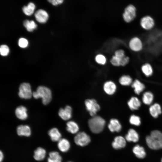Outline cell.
Wrapping results in <instances>:
<instances>
[{"label":"cell","instance_id":"obj_1","mask_svg":"<svg viewBox=\"0 0 162 162\" xmlns=\"http://www.w3.org/2000/svg\"><path fill=\"white\" fill-rule=\"evenodd\" d=\"M146 143L151 149L158 150L162 148V133L158 130L152 131L146 138Z\"/></svg>","mask_w":162,"mask_h":162},{"label":"cell","instance_id":"obj_2","mask_svg":"<svg viewBox=\"0 0 162 162\" xmlns=\"http://www.w3.org/2000/svg\"><path fill=\"white\" fill-rule=\"evenodd\" d=\"M32 96L36 99L41 98L42 102L44 105L49 103L52 98L51 90L48 88L43 86H38L36 91L32 93Z\"/></svg>","mask_w":162,"mask_h":162},{"label":"cell","instance_id":"obj_3","mask_svg":"<svg viewBox=\"0 0 162 162\" xmlns=\"http://www.w3.org/2000/svg\"><path fill=\"white\" fill-rule=\"evenodd\" d=\"M105 124V120L98 116H93L88 121V124L91 131L95 134H98L101 132L104 128Z\"/></svg>","mask_w":162,"mask_h":162},{"label":"cell","instance_id":"obj_4","mask_svg":"<svg viewBox=\"0 0 162 162\" xmlns=\"http://www.w3.org/2000/svg\"><path fill=\"white\" fill-rule=\"evenodd\" d=\"M18 94L19 97L21 98H30L32 95V93L30 84L26 82L21 84L19 88Z\"/></svg>","mask_w":162,"mask_h":162},{"label":"cell","instance_id":"obj_5","mask_svg":"<svg viewBox=\"0 0 162 162\" xmlns=\"http://www.w3.org/2000/svg\"><path fill=\"white\" fill-rule=\"evenodd\" d=\"M85 104L90 115L93 117L95 116L97 112L100 110L99 105L94 99H86L85 102Z\"/></svg>","mask_w":162,"mask_h":162},{"label":"cell","instance_id":"obj_6","mask_svg":"<svg viewBox=\"0 0 162 162\" xmlns=\"http://www.w3.org/2000/svg\"><path fill=\"white\" fill-rule=\"evenodd\" d=\"M74 141L77 145L84 146L88 144L91 141L90 136L84 132L78 133L74 138Z\"/></svg>","mask_w":162,"mask_h":162},{"label":"cell","instance_id":"obj_7","mask_svg":"<svg viewBox=\"0 0 162 162\" xmlns=\"http://www.w3.org/2000/svg\"><path fill=\"white\" fill-rule=\"evenodd\" d=\"M136 16V8L133 5L130 4L125 8L123 17L125 22H130L134 20Z\"/></svg>","mask_w":162,"mask_h":162},{"label":"cell","instance_id":"obj_8","mask_svg":"<svg viewBox=\"0 0 162 162\" xmlns=\"http://www.w3.org/2000/svg\"><path fill=\"white\" fill-rule=\"evenodd\" d=\"M126 56L123 50H118L115 51V55L112 57L110 62L114 66H121L122 61Z\"/></svg>","mask_w":162,"mask_h":162},{"label":"cell","instance_id":"obj_9","mask_svg":"<svg viewBox=\"0 0 162 162\" xmlns=\"http://www.w3.org/2000/svg\"><path fill=\"white\" fill-rule=\"evenodd\" d=\"M129 46L130 49L134 52L140 51L142 49L143 44L142 41L137 37H134L130 40Z\"/></svg>","mask_w":162,"mask_h":162},{"label":"cell","instance_id":"obj_10","mask_svg":"<svg viewBox=\"0 0 162 162\" xmlns=\"http://www.w3.org/2000/svg\"><path fill=\"white\" fill-rule=\"evenodd\" d=\"M140 25L144 29L150 30L154 26V20L151 16H145L141 18L140 21Z\"/></svg>","mask_w":162,"mask_h":162},{"label":"cell","instance_id":"obj_11","mask_svg":"<svg viewBox=\"0 0 162 162\" xmlns=\"http://www.w3.org/2000/svg\"><path fill=\"white\" fill-rule=\"evenodd\" d=\"M34 16L38 22L42 23L46 22L49 17L47 12L45 10L41 9L37 10L35 12Z\"/></svg>","mask_w":162,"mask_h":162},{"label":"cell","instance_id":"obj_12","mask_svg":"<svg viewBox=\"0 0 162 162\" xmlns=\"http://www.w3.org/2000/svg\"><path fill=\"white\" fill-rule=\"evenodd\" d=\"M72 109L69 106H67L64 108L60 109L58 114L59 116L63 120H67L72 116Z\"/></svg>","mask_w":162,"mask_h":162},{"label":"cell","instance_id":"obj_13","mask_svg":"<svg viewBox=\"0 0 162 162\" xmlns=\"http://www.w3.org/2000/svg\"><path fill=\"white\" fill-rule=\"evenodd\" d=\"M126 145V140L122 136L116 137L112 143V146L116 149L124 148Z\"/></svg>","mask_w":162,"mask_h":162},{"label":"cell","instance_id":"obj_14","mask_svg":"<svg viewBox=\"0 0 162 162\" xmlns=\"http://www.w3.org/2000/svg\"><path fill=\"white\" fill-rule=\"evenodd\" d=\"M108 128L111 132H119L121 130L122 126L117 119L112 118L110 120Z\"/></svg>","mask_w":162,"mask_h":162},{"label":"cell","instance_id":"obj_15","mask_svg":"<svg viewBox=\"0 0 162 162\" xmlns=\"http://www.w3.org/2000/svg\"><path fill=\"white\" fill-rule=\"evenodd\" d=\"M16 131L17 134L19 136L28 137L31 134L30 128L27 125H21L18 126L17 128Z\"/></svg>","mask_w":162,"mask_h":162},{"label":"cell","instance_id":"obj_16","mask_svg":"<svg viewBox=\"0 0 162 162\" xmlns=\"http://www.w3.org/2000/svg\"><path fill=\"white\" fill-rule=\"evenodd\" d=\"M27 109L22 106L18 107L15 110V114L16 117L21 120L26 119L28 117Z\"/></svg>","mask_w":162,"mask_h":162},{"label":"cell","instance_id":"obj_17","mask_svg":"<svg viewBox=\"0 0 162 162\" xmlns=\"http://www.w3.org/2000/svg\"><path fill=\"white\" fill-rule=\"evenodd\" d=\"M116 86L115 84L112 81H108L105 83L104 89L105 92L109 95H112L116 92Z\"/></svg>","mask_w":162,"mask_h":162},{"label":"cell","instance_id":"obj_18","mask_svg":"<svg viewBox=\"0 0 162 162\" xmlns=\"http://www.w3.org/2000/svg\"><path fill=\"white\" fill-rule=\"evenodd\" d=\"M58 148L62 152H67L70 149V144L69 142L65 138H61L58 141L57 144Z\"/></svg>","mask_w":162,"mask_h":162},{"label":"cell","instance_id":"obj_19","mask_svg":"<svg viewBox=\"0 0 162 162\" xmlns=\"http://www.w3.org/2000/svg\"><path fill=\"white\" fill-rule=\"evenodd\" d=\"M125 140L128 142H136L139 140V136L137 133L133 129H130L125 136Z\"/></svg>","mask_w":162,"mask_h":162},{"label":"cell","instance_id":"obj_20","mask_svg":"<svg viewBox=\"0 0 162 162\" xmlns=\"http://www.w3.org/2000/svg\"><path fill=\"white\" fill-rule=\"evenodd\" d=\"M46 154L45 150L42 147H39L34 151V158L37 161H41L45 158Z\"/></svg>","mask_w":162,"mask_h":162},{"label":"cell","instance_id":"obj_21","mask_svg":"<svg viewBox=\"0 0 162 162\" xmlns=\"http://www.w3.org/2000/svg\"><path fill=\"white\" fill-rule=\"evenodd\" d=\"M48 134L52 141L58 142L61 139V134L56 128H53L50 129L48 131Z\"/></svg>","mask_w":162,"mask_h":162},{"label":"cell","instance_id":"obj_22","mask_svg":"<svg viewBox=\"0 0 162 162\" xmlns=\"http://www.w3.org/2000/svg\"><path fill=\"white\" fill-rule=\"evenodd\" d=\"M133 152L136 156L139 158H143L146 156V153L144 148L138 145L133 147Z\"/></svg>","mask_w":162,"mask_h":162},{"label":"cell","instance_id":"obj_23","mask_svg":"<svg viewBox=\"0 0 162 162\" xmlns=\"http://www.w3.org/2000/svg\"><path fill=\"white\" fill-rule=\"evenodd\" d=\"M149 111L150 114L154 118H157L161 113V107L157 103L152 105L149 108Z\"/></svg>","mask_w":162,"mask_h":162},{"label":"cell","instance_id":"obj_24","mask_svg":"<svg viewBox=\"0 0 162 162\" xmlns=\"http://www.w3.org/2000/svg\"><path fill=\"white\" fill-rule=\"evenodd\" d=\"M128 105L132 110H137L141 105V102L138 98L132 97L128 101Z\"/></svg>","mask_w":162,"mask_h":162},{"label":"cell","instance_id":"obj_25","mask_svg":"<svg viewBox=\"0 0 162 162\" xmlns=\"http://www.w3.org/2000/svg\"><path fill=\"white\" fill-rule=\"evenodd\" d=\"M66 129L68 131L72 134L78 133L79 127L77 124L73 121H70L66 124Z\"/></svg>","mask_w":162,"mask_h":162},{"label":"cell","instance_id":"obj_26","mask_svg":"<svg viewBox=\"0 0 162 162\" xmlns=\"http://www.w3.org/2000/svg\"><path fill=\"white\" fill-rule=\"evenodd\" d=\"M47 162H62V158L58 152H51L49 153Z\"/></svg>","mask_w":162,"mask_h":162},{"label":"cell","instance_id":"obj_27","mask_svg":"<svg viewBox=\"0 0 162 162\" xmlns=\"http://www.w3.org/2000/svg\"><path fill=\"white\" fill-rule=\"evenodd\" d=\"M132 87L134 88L135 92L137 94H139L145 89L144 85L138 80H136L133 83Z\"/></svg>","mask_w":162,"mask_h":162},{"label":"cell","instance_id":"obj_28","mask_svg":"<svg viewBox=\"0 0 162 162\" xmlns=\"http://www.w3.org/2000/svg\"><path fill=\"white\" fill-rule=\"evenodd\" d=\"M35 8L34 4L32 2H30L27 5L23 7L22 10L25 14L27 16H30L33 13Z\"/></svg>","mask_w":162,"mask_h":162},{"label":"cell","instance_id":"obj_29","mask_svg":"<svg viewBox=\"0 0 162 162\" xmlns=\"http://www.w3.org/2000/svg\"><path fill=\"white\" fill-rule=\"evenodd\" d=\"M23 25L27 30L29 32L33 31L37 27V25L33 20L29 21L28 20H24Z\"/></svg>","mask_w":162,"mask_h":162},{"label":"cell","instance_id":"obj_30","mask_svg":"<svg viewBox=\"0 0 162 162\" xmlns=\"http://www.w3.org/2000/svg\"><path fill=\"white\" fill-rule=\"evenodd\" d=\"M153 99V95L151 92H146L143 94L142 100L143 103L147 105L150 104L152 102Z\"/></svg>","mask_w":162,"mask_h":162},{"label":"cell","instance_id":"obj_31","mask_svg":"<svg viewBox=\"0 0 162 162\" xmlns=\"http://www.w3.org/2000/svg\"><path fill=\"white\" fill-rule=\"evenodd\" d=\"M141 70L143 73L146 76H149L153 74L152 68L149 63H146L143 64L142 66Z\"/></svg>","mask_w":162,"mask_h":162},{"label":"cell","instance_id":"obj_32","mask_svg":"<svg viewBox=\"0 0 162 162\" xmlns=\"http://www.w3.org/2000/svg\"><path fill=\"white\" fill-rule=\"evenodd\" d=\"M132 81L131 78L129 75H123L119 79L120 83L125 86L129 85L132 83Z\"/></svg>","mask_w":162,"mask_h":162},{"label":"cell","instance_id":"obj_33","mask_svg":"<svg viewBox=\"0 0 162 162\" xmlns=\"http://www.w3.org/2000/svg\"><path fill=\"white\" fill-rule=\"evenodd\" d=\"M129 122L133 125L138 126L141 124V121L140 118L135 115H132L130 118Z\"/></svg>","mask_w":162,"mask_h":162},{"label":"cell","instance_id":"obj_34","mask_svg":"<svg viewBox=\"0 0 162 162\" xmlns=\"http://www.w3.org/2000/svg\"><path fill=\"white\" fill-rule=\"evenodd\" d=\"M96 62L98 64L104 65L106 62V59L104 56L102 54L97 55L95 58Z\"/></svg>","mask_w":162,"mask_h":162},{"label":"cell","instance_id":"obj_35","mask_svg":"<svg viewBox=\"0 0 162 162\" xmlns=\"http://www.w3.org/2000/svg\"><path fill=\"white\" fill-rule=\"evenodd\" d=\"M9 49L6 45H2L0 47V52L1 55L3 56H7L9 52Z\"/></svg>","mask_w":162,"mask_h":162},{"label":"cell","instance_id":"obj_36","mask_svg":"<svg viewBox=\"0 0 162 162\" xmlns=\"http://www.w3.org/2000/svg\"><path fill=\"white\" fill-rule=\"evenodd\" d=\"M18 44L20 47L22 48H25L28 45V41L25 38H21L19 40Z\"/></svg>","mask_w":162,"mask_h":162},{"label":"cell","instance_id":"obj_37","mask_svg":"<svg viewBox=\"0 0 162 162\" xmlns=\"http://www.w3.org/2000/svg\"><path fill=\"white\" fill-rule=\"evenodd\" d=\"M52 5L55 6L57 5L62 4L64 0H47Z\"/></svg>","mask_w":162,"mask_h":162},{"label":"cell","instance_id":"obj_38","mask_svg":"<svg viewBox=\"0 0 162 162\" xmlns=\"http://www.w3.org/2000/svg\"><path fill=\"white\" fill-rule=\"evenodd\" d=\"M4 154L3 152L1 151L0 152V162H2L4 158Z\"/></svg>","mask_w":162,"mask_h":162},{"label":"cell","instance_id":"obj_39","mask_svg":"<svg viewBox=\"0 0 162 162\" xmlns=\"http://www.w3.org/2000/svg\"><path fill=\"white\" fill-rule=\"evenodd\" d=\"M161 162H162V159H161Z\"/></svg>","mask_w":162,"mask_h":162},{"label":"cell","instance_id":"obj_40","mask_svg":"<svg viewBox=\"0 0 162 162\" xmlns=\"http://www.w3.org/2000/svg\"></svg>","mask_w":162,"mask_h":162}]
</instances>
